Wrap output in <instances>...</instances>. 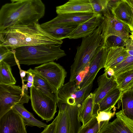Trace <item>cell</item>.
<instances>
[{
  "label": "cell",
  "instance_id": "1",
  "mask_svg": "<svg viewBox=\"0 0 133 133\" xmlns=\"http://www.w3.org/2000/svg\"><path fill=\"white\" fill-rule=\"evenodd\" d=\"M62 40L48 33L38 23L33 25H14L0 32V46L11 50L24 46L43 44L59 45Z\"/></svg>",
  "mask_w": 133,
  "mask_h": 133
},
{
  "label": "cell",
  "instance_id": "2",
  "mask_svg": "<svg viewBox=\"0 0 133 133\" xmlns=\"http://www.w3.org/2000/svg\"><path fill=\"white\" fill-rule=\"evenodd\" d=\"M45 10L41 0H23L5 4L0 10V32L13 25L38 23L44 16Z\"/></svg>",
  "mask_w": 133,
  "mask_h": 133
},
{
  "label": "cell",
  "instance_id": "3",
  "mask_svg": "<svg viewBox=\"0 0 133 133\" xmlns=\"http://www.w3.org/2000/svg\"><path fill=\"white\" fill-rule=\"evenodd\" d=\"M61 44H43L22 46L14 49L20 64H42L66 55Z\"/></svg>",
  "mask_w": 133,
  "mask_h": 133
},
{
  "label": "cell",
  "instance_id": "4",
  "mask_svg": "<svg viewBox=\"0 0 133 133\" xmlns=\"http://www.w3.org/2000/svg\"><path fill=\"white\" fill-rule=\"evenodd\" d=\"M101 23L91 34L82 38L77 48L74 62L71 66L70 81L75 82L81 72L88 70L91 59L101 45L102 39Z\"/></svg>",
  "mask_w": 133,
  "mask_h": 133
},
{
  "label": "cell",
  "instance_id": "5",
  "mask_svg": "<svg viewBox=\"0 0 133 133\" xmlns=\"http://www.w3.org/2000/svg\"><path fill=\"white\" fill-rule=\"evenodd\" d=\"M30 93L33 111L46 122L53 119L57 112L56 102L34 87L30 88Z\"/></svg>",
  "mask_w": 133,
  "mask_h": 133
},
{
  "label": "cell",
  "instance_id": "6",
  "mask_svg": "<svg viewBox=\"0 0 133 133\" xmlns=\"http://www.w3.org/2000/svg\"><path fill=\"white\" fill-rule=\"evenodd\" d=\"M30 99L26 93L22 96V88L19 85L0 84V117L15 104L28 103Z\"/></svg>",
  "mask_w": 133,
  "mask_h": 133
},
{
  "label": "cell",
  "instance_id": "7",
  "mask_svg": "<svg viewBox=\"0 0 133 133\" xmlns=\"http://www.w3.org/2000/svg\"><path fill=\"white\" fill-rule=\"evenodd\" d=\"M93 83L79 89L75 82L70 81L64 84L57 92L58 101L72 105H81L91 93Z\"/></svg>",
  "mask_w": 133,
  "mask_h": 133
},
{
  "label": "cell",
  "instance_id": "8",
  "mask_svg": "<svg viewBox=\"0 0 133 133\" xmlns=\"http://www.w3.org/2000/svg\"><path fill=\"white\" fill-rule=\"evenodd\" d=\"M101 22L102 39L101 44L105 45L107 38L115 35L128 38H130L131 31L128 24L115 17L112 14L109 6L104 12Z\"/></svg>",
  "mask_w": 133,
  "mask_h": 133
},
{
  "label": "cell",
  "instance_id": "9",
  "mask_svg": "<svg viewBox=\"0 0 133 133\" xmlns=\"http://www.w3.org/2000/svg\"><path fill=\"white\" fill-rule=\"evenodd\" d=\"M34 70L45 79L57 92L63 85L67 72L64 68L54 61L45 63Z\"/></svg>",
  "mask_w": 133,
  "mask_h": 133
},
{
  "label": "cell",
  "instance_id": "10",
  "mask_svg": "<svg viewBox=\"0 0 133 133\" xmlns=\"http://www.w3.org/2000/svg\"><path fill=\"white\" fill-rule=\"evenodd\" d=\"M109 48L106 45H101L90 61L88 71L82 82L78 86L79 89L93 83L98 72L104 68Z\"/></svg>",
  "mask_w": 133,
  "mask_h": 133
},
{
  "label": "cell",
  "instance_id": "11",
  "mask_svg": "<svg viewBox=\"0 0 133 133\" xmlns=\"http://www.w3.org/2000/svg\"><path fill=\"white\" fill-rule=\"evenodd\" d=\"M23 119L12 108L0 117V133H26Z\"/></svg>",
  "mask_w": 133,
  "mask_h": 133
},
{
  "label": "cell",
  "instance_id": "12",
  "mask_svg": "<svg viewBox=\"0 0 133 133\" xmlns=\"http://www.w3.org/2000/svg\"><path fill=\"white\" fill-rule=\"evenodd\" d=\"M57 105L59 109L57 115L41 133H69L70 127L66 104L57 102Z\"/></svg>",
  "mask_w": 133,
  "mask_h": 133
},
{
  "label": "cell",
  "instance_id": "13",
  "mask_svg": "<svg viewBox=\"0 0 133 133\" xmlns=\"http://www.w3.org/2000/svg\"><path fill=\"white\" fill-rule=\"evenodd\" d=\"M103 18V15L95 14L91 18L78 25L67 38L76 39L91 34L100 25Z\"/></svg>",
  "mask_w": 133,
  "mask_h": 133
},
{
  "label": "cell",
  "instance_id": "14",
  "mask_svg": "<svg viewBox=\"0 0 133 133\" xmlns=\"http://www.w3.org/2000/svg\"><path fill=\"white\" fill-rule=\"evenodd\" d=\"M56 12L58 15L70 13H94L89 0H69L64 4L57 6Z\"/></svg>",
  "mask_w": 133,
  "mask_h": 133
},
{
  "label": "cell",
  "instance_id": "15",
  "mask_svg": "<svg viewBox=\"0 0 133 133\" xmlns=\"http://www.w3.org/2000/svg\"><path fill=\"white\" fill-rule=\"evenodd\" d=\"M97 83L98 88L93 92L95 95V104L99 103L112 90L117 87L115 78L112 76L108 77L105 72L98 77Z\"/></svg>",
  "mask_w": 133,
  "mask_h": 133
},
{
  "label": "cell",
  "instance_id": "16",
  "mask_svg": "<svg viewBox=\"0 0 133 133\" xmlns=\"http://www.w3.org/2000/svg\"><path fill=\"white\" fill-rule=\"evenodd\" d=\"M78 25L52 23L49 21L40 24L41 27L48 33L61 40L67 38Z\"/></svg>",
  "mask_w": 133,
  "mask_h": 133
},
{
  "label": "cell",
  "instance_id": "17",
  "mask_svg": "<svg viewBox=\"0 0 133 133\" xmlns=\"http://www.w3.org/2000/svg\"><path fill=\"white\" fill-rule=\"evenodd\" d=\"M95 14L94 13H78L58 14L49 22L55 24L78 25L91 18Z\"/></svg>",
  "mask_w": 133,
  "mask_h": 133
},
{
  "label": "cell",
  "instance_id": "18",
  "mask_svg": "<svg viewBox=\"0 0 133 133\" xmlns=\"http://www.w3.org/2000/svg\"><path fill=\"white\" fill-rule=\"evenodd\" d=\"M128 56L126 48L124 47L116 46L109 48L104 67V71L117 65Z\"/></svg>",
  "mask_w": 133,
  "mask_h": 133
},
{
  "label": "cell",
  "instance_id": "19",
  "mask_svg": "<svg viewBox=\"0 0 133 133\" xmlns=\"http://www.w3.org/2000/svg\"><path fill=\"white\" fill-rule=\"evenodd\" d=\"M95 94L91 93L82 102L78 110V117L82 126L85 125L93 117L95 103Z\"/></svg>",
  "mask_w": 133,
  "mask_h": 133
},
{
  "label": "cell",
  "instance_id": "20",
  "mask_svg": "<svg viewBox=\"0 0 133 133\" xmlns=\"http://www.w3.org/2000/svg\"><path fill=\"white\" fill-rule=\"evenodd\" d=\"M122 92L117 87L110 91L98 103L95 104L93 115H97V111H102L115 106L121 101Z\"/></svg>",
  "mask_w": 133,
  "mask_h": 133
},
{
  "label": "cell",
  "instance_id": "21",
  "mask_svg": "<svg viewBox=\"0 0 133 133\" xmlns=\"http://www.w3.org/2000/svg\"><path fill=\"white\" fill-rule=\"evenodd\" d=\"M109 7L114 16L127 24L129 23L132 16L131 9L125 2L119 0L113 4L110 3Z\"/></svg>",
  "mask_w": 133,
  "mask_h": 133
},
{
  "label": "cell",
  "instance_id": "22",
  "mask_svg": "<svg viewBox=\"0 0 133 133\" xmlns=\"http://www.w3.org/2000/svg\"><path fill=\"white\" fill-rule=\"evenodd\" d=\"M34 75V87L51 98L56 103L58 101L57 92L44 78L31 68L27 70Z\"/></svg>",
  "mask_w": 133,
  "mask_h": 133
},
{
  "label": "cell",
  "instance_id": "23",
  "mask_svg": "<svg viewBox=\"0 0 133 133\" xmlns=\"http://www.w3.org/2000/svg\"><path fill=\"white\" fill-rule=\"evenodd\" d=\"M16 111L22 117L26 126H36L39 128H45L47 125L36 118L33 114L28 111L23 104H16L11 108Z\"/></svg>",
  "mask_w": 133,
  "mask_h": 133
},
{
  "label": "cell",
  "instance_id": "24",
  "mask_svg": "<svg viewBox=\"0 0 133 133\" xmlns=\"http://www.w3.org/2000/svg\"><path fill=\"white\" fill-rule=\"evenodd\" d=\"M133 133L120 118H116L112 122L106 121L100 129L99 133Z\"/></svg>",
  "mask_w": 133,
  "mask_h": 133
},
{
  "label": "cell",
  "instance_id": "25",
  "mask_svg": "<svg viewBox=\"0 0 133 133\" xmlns=\"http://www.w3.org/2000/svg\"><path fill=\"white\" fill-rule=\"evenodd\" d=\"M66 104L70 127L69 133H78L82 126L78 117V110L81 105Z\"/></svg>",
  "mask_w": 133,
  "mask_h": 133
},
{
  "label": "cell",
  "instance_id": "26",
  "mask_svg": "<svg viewBox=\"0 0 133 133\" xmlns=\"http://www.w3.org/2000/svg\"><path fill=\"white\" fill-rule=\"evenodd\" d=\"M121 101L123 113L133 120V88L122 93Z\"/></svg>",
  "mask_w": 133,
  "mask_h": 133
},
{
  "label": "cell",
  "instance_id": "27",
  "mask_svg": "<svg viewBox=\"0 0 133 133\" xmlns=\"http://www.w3.org/2000/svg\"><path fill=\"white\" fill-rule=\"evenodd\" d=\"M115 78L117 88L122 93L133 88V70L122 73Z\"/></svg>",
  "mask_w": 133,
  "mask_h": 133
},
{
  "label": "cell",
  "instance_id": "28",
  "mask_svg": "<svg viewBox=\"0 0 133 133\" xmlns=\"http://www.w3.org/2000/svg\"><path fill=\"white\" fill-rule=\"evenodd\" d=\"M16 80L11 71L10 65L2 61L0 62V84H15Z\"/></svg>",
  "mask_w": 133,
  "mask_h": 133
},
{
  "label": "cell",
  "instance_id": "29",
  "mask_svg": "<svg viewBox=\"0 0 133 133\" xmlns=\"http://www.w3.org/2000/svg\"><path fill=\"white\" fill-rule=\"evenodd\" d=\"M96 116L94 115L85 125L82 126L78 133H99L100 130L105 121L99 123L96 118Z\"/></svg>",
  "mask_w": 133,
  "mask_h": 133
},
{
  "label": "cell",
  "instance_id": "30",
  "mask_svg": "<svg viewBox=\"0 0 133 133\" xmlns=\"http://www.w3.org/2000/svg\"><path fill=\"white\" fill-rule=\"evenodd\" d=\"M111 68L114 78L122 73L133 70V56H128L122 62Z\"/></svg>",
  "mask_w": 133,
  "mask_h": 133
},
{
  "label": "cell",
  "instance_id": "31",
  "mask_svg": "<svg viewBox=\"0 0 133 133\" xmlns=\"http://www.w3.org/2000/svg\"><path fill=\"white\" fill-rule=\"evenodd\" d=\"M94 14L103 15L111 0H89Z\"/></svg>",
  "mask_w": 133,
  "mask_h": 133
},
{
  "label": "cell",
  "instance_id": "32",
  "mask_svg": "<svg viewBox=\"0 0 133 133\" xmlns=\"http://www.w3.org/2000/svg\"><path fill=\"white\" fill-rule=\"evenodd\" d=\"M4 61L9 64L13 66L17 65L15 62L14 54L11 50L7 47L0 46V62Z\"/></svg>",
  "mask_w": 133,
  "mask_h": 133
},
{
  "label": "cell",
  "instance_id": "33",
  "mask_svg": "<svg viewBox=\"0 0 133 133\" xmlns=\"http://www.w3.org/2000/svg\"><path fill=\"white\" fill-rule=\"evenodd\" d=\"M127 39L116 35H111L107 39L105 44L109 48L116 46L124 47L125 40Z\"/></svg>",
  "mask_w": 133,
  "mask_h": 133
},
{
  "label": "cell",
  "instance_id": "34",
  "mask_svg": "<svg viewBox=\"0 0 133 133\" xmlns=\"http://www.w3.org/2000/svg\"><path fill=\"white\" fill-rule=\"evenodd\" d=\"M116 107H111L102 111H97L96 118L99 123L102 121L109 120L115 114Z\"/></svg>",
  "mask_w": 133,
  "mask_h": 133
},
{
  "label": "cell",
  "instance_id": "35",
  "mask_svg": "<svg viewBox=\"0 0 133 133\" xmlns=\"http://www.w3.org/2000/svg\"><path fill=\"white\" fill-rule=\"evenodd\" d=\"M116 115V117L119 118L122 120L133 133V120L125 115L122 110L117 112Z\"/></svg>",
  "mask_w": 133,
  "mask_h": 133
},
{
  "label": "cell",
  "instance_id": "36",
  "mask_svg": "<svg viewBox=\"0 0 133 133\" xmlns=\"http://www.w3.org/2000/svg\"><path fill=\"white\" fill-rule=\"evenodd\" d=\"M125 46L129 56H133V39L130 38L126 39Z\"/></svg>",
  "mask_w": 133,
  "mask_h": 133
},
{
  "label": "cell",
  "instance_id": "37",
  "mask_svg": "<svg viewBox=\"0 0 133 133\" xmlns=\"http://www.w3.org/2000/svg\"><path fill=\"white\" fill-rule=\"evenodd\" d=\"M127 3L130 6L132 12V16L128 24L130 31H133V0H122Z\"/></svg>",
  "mask_w": 133,
  "mask_h": 133
},
{
  "label": "cell",
  "instance_id": "38",
  "mask_svg": "<svg viewBox=\"0 0 133 133\" xmlns=\"http://www.w3.org/2000/svg\"><path fill=\"white\" fill-rule=\"evenodd\" d=\"M29 72V73L27 74L26 76L24 77V81L30 82L34 84V75L31 72Z\"/></svg>",
  "mask_w": 133,
  "mask_h": 133
},
{
  "label": "cell",
  "instance_id": "39",
  "mask_svg": "<svg viewBox=\"0 0 133 133\" xmlns=\"http://www.w3.org/2000/svg\"><path fill=\"white\" fill-rule=\"evenodd\" d=\"M34 87V84L30 82H27L26 84H25V88L24 90V93L27 94L28 93V88H30L32 87Z\"/></svg>",
  "mask_w": 133,
  "mask_h": 133
},
{
  "label": "cell",
  "instance_id": "40",
  "mask_svg": "<svg viewBox=\"0 0 133 133\" xmlns=\"http://www.w3.org/2000/svg\"><path fill=\"white\" fill-rule=\"evenodd\" d=\"M131 35H130V38L133 39V31L131 32Z\"/></svg>",
  "mask_w": 133,
  "mask_h": 133
},
{
  "label": "cell",
  "instance_id": "41",
  "mask_svg": "<svg viewBox=\"0 0 133 133\" xmlns=\"http://www.w3.org/2000/svg\"><path fill=\"white\" fill-rule=\"evenodd\" d=\"M12 2H15L19 1H21L23 0H10Z\"/></svg>",
  "mask_w": 133,
  "mask_h": 133
},
{
  "label": "cell",
  "instance_id": "42",
  "mask_svg": "<svg viewBox=\"0 0 133 133\" xmlns=\"http://www.w3.org/2000/svg\"><path fill=\"white\" fill-rule=\"evenodd\" d=\"M111 1H115V0H111Z\"/></svg>",
  "mask_w": 133,
  "mask_h": 133
}]
</instances>
